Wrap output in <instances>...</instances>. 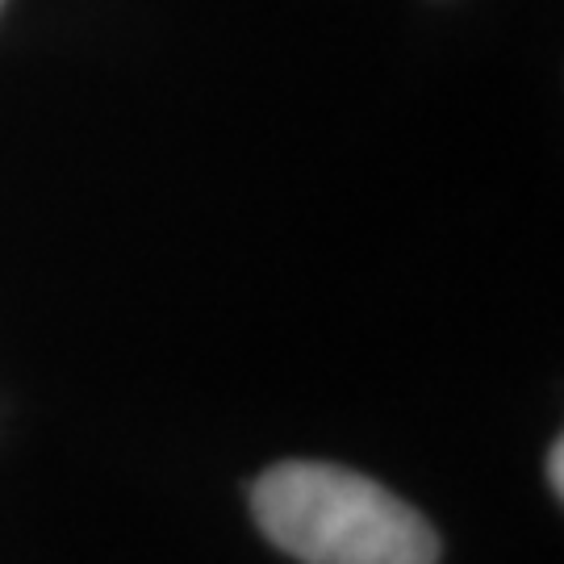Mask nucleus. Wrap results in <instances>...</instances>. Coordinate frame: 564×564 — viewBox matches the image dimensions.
<instances>
[{"mask_svg":"<svg viewBox=\"0 0 564 564\" xmlns=\"http://www.w3.org/2000/svg\"><path fill=\"white\" fill-rule=\"evenodd\" d=\"M256 523L302 564H435L440 535L398 494L364 473L289 460L251 485Z\"/></svg>","mask_w":564,"mask_h":564,"instance_id":"f257e3e1","label":"nucleus"},{"mask_svg":"<svg viewBox=\"0 0 564 564\" xmlns=\"http://www.w3.org/2000/svg\"><path fill=\"white\" fill-rule=\"evenodd\" d=\"M564 444H552V489H556V494H564Z\"/></svg>","mask_w":564,"mask_h":564,"instance_id":"f03ea898","label":"nucleus"},{"mask_svg":"<svg viewBox=\"0 0 564 564\" xmlns=\"http://www.w3.org/2000/svg\"><path fill=\"white\" fill-rule=\"evenodd\" d=\"M0 4H4V0H0Z\"/></svg>","mask_w":564,"mask_h":564,"instance_id":"7ed1b4c3","label":"nucleus"}]
</instances>
